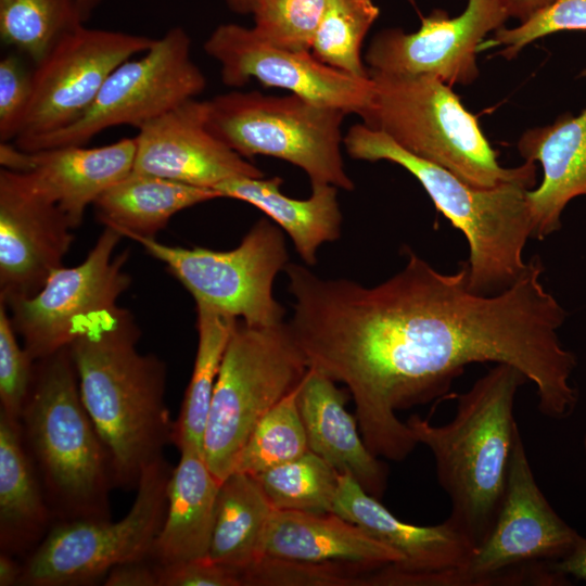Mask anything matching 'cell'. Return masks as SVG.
<instances>
[{"label": "cell", "instance_id": "cell-1", "mask_svg": "<svg viewBox=\"0 0 586 586\" xmlns=\"http://www.w3.org/2000/svg\"><path fill=\"white\" fill-rule=\"evenodd\" d=\"M140 330L126 308L86 320L68 345L81 400L105 447L114 485H138L163 458L174 421L165 403L166 366L138 349Z\"/></svg>", "mask_w": 586, "mask_h": 586}, {"label": "cell", "instance_id": "cell-2", "mask_svg": "<svg viewBox=\"0 0 586 586\" xmlns=\"http://www.w3.org/2000/svg\"><path fill=\"white\" fill-rule=\"evenodd\" d=\"M526 377L495 364L457 396L454 418L434 425L419 415L406 421L418 444L435 460L436 476L450 500L447 518L476 548L486 539L507 486L517 432L514 399Z\"/></svg>", "mask_w": 586, "mask_h": 586}, {"label": "cell", "instance_id": "cell-3", "mask_svg": "<svg viewBox=\"0 0 586 586\" xmlns=\"http://www.w3.org/2000/svg\"><path fill=\"white\" fill-rule=\"evenodd\" d=\"M20 424L54 518L110 519V460L81 400L68 346L36 361Z\"/></svg>", "mask_w": 586, "mask_h": 586}, {"label": "cell", "instance_id": "cell-4", "mask_svg": "<svg viewBox=\"0 0 586 586\" xmlns=\"http://www.w3.org/2000/svg\"><path fill=\"white\" fill-rule=\"evenodd\" d=\"M343 143L347 154L368 162L388 161L408 170L424 188L437 211L469 243V286L497 294L524 272L523 249L532 238L527 187L504 183L474 187L449 170L418 157L364 123L352 126Z\"/></svg>", "mask_w": 586, "mask_h": 586}, {"label": "cell", "instance_id": "cell-5", "mask_svg": "<svg viewBox=\"0 0 586 586\" xmlns=\"http://www.w3.org/2000/svg\"><path fill=\"white\" fill-rule=\"evenodd\" d=\"M369 77L372 94L360 115L366 126L474 187L535 186L536 164L525 161L517 167L501 166L476 116L463 106L451 86L430 75L369 71Z\"/></svg>", "mask_w": 586, "mask_h": 586}, {"label": "cell", "instance_id": "cell-6", "mask_svg": "<svg viewBox=\"0 0 586 586\" xmlns=\"http://www.w3.org/2000/svg\"><path fill=\"white\" fill-rule=\"evenodd\" d=\"M309 366L288 322L266 327L238 320L214 387L203 457L222 482L264 415L300 385Z\"/></svg>", "mask_w": 586, "mask_h": 586}, {"label": "cell", "instance_id": "cell-7", "mask_svg": "<svg viewBox=\"0 0 586 586\" xmlns=\"http://www.w3.org/2000/svg\"><path fill=\"white\" fill-rule=\"evenodd\" d=\"M206 102V127L243 157L267 155L303 169L311 186L352 191L345 170L341 125L346 113L296 94L230 91Z\"/></svg>", "mask_w": 586, "mask_h": 586}, {"label": "cell", "instance_id": "cell-8", "mask_svg": "<svg viewBox=\"0 0 586 586\" xmlns=\"http://www.w3.org/2000/svg\"><path fill=\"white\" fill-rule=\"evenodd\" d=\"M579 536L539 488L519 430L505 496L488 536L462 566L428 575L418 586H553L558 578L543 562L565 557Z\"/></svg>", "mask_w": 586, "mask_h": 586}, {"label": "cell", "instance_id": "cell-9", "mask_svg": "<svg viewBox=\"0 0 586 586\" xmlns=\"http://www.w3.org/2000/svg\"><path fill=\"white\" fill-rule=\"evenodd\" d=\"M171 469L164 458L141 473L136 498L119 521H62L48 532L23 564L20 585L92 584L118 564L151 559L162 527Z\"/></svg>", "mask_w": 586, "mask_h": 586}, {"label": "cell", "instance_id": "cell-10", "mask_svg": "<svg viewBox=\"0 0 586 586\" xmlns=\"http://www.w3.org/2000/svg\"><path fill=\"white\" fill-rule=\"evenodd\" d=\"M133 241L167 267L195 304L254 327L284 321L273 282L289 264V254L283 232L272 220H257L240 244L228 251L173 246L156 238Z\"/></svg>", "mask_w": 586, "mask_h": 586}, {"label": "cell", "instance_id": "cell-11", "mask_svg": "<svg viewBox=\"0 0 586 586\" xmlns=\"http://www.w3.org/2000/svg\"><path fill=\"white\" fill-rule=\"evenodd\" d=\"M206 77L191 58V39L181 27L164 36L135 60L116 67L95 100L75 123L50 135L15 144L25 151L86 145L105 129L128 125L140 129L182 102L196 98Z\"/></svg>", "mask_w": 586, "mask_h": 586}, {"label": "cell", "instance_id": "cell-12", "mask_svg": "<svg viewBox=\"0 0 586 586\" xmlns=\"http://www.w3.org/2000/svg\"><path fill=\"white\" fill-rule=\"evenodd\" d=\"M123 238L104 227L84 262L54 269L35 295L5 304L35 361L67 347L89 318L118 306L131 283L125 270L128 251L115 253Z\"/></svg>", "mask_w": 586, "mask_h": 586}, {"label": "cell", "instance_id": "cell-13", "mask_svg": "<svg viewBox=\"0 0 586 586\" xmlns=\"http://www.w3.org/2000/svg\"><path fill=\"white\" fill-rule=\"evenodd\" d=\"M154 38L84 24L65 34L31 73V97L15 143L50 135L78 120L122 63Z\"/></svg>", "mask_w": 586, "mask_h": 586}, {"label": "cell", "instance_id": "cell-14", "mask_svg": "<svg viewBox=\"0 0 586 586\" xmlns=\"http://www.w3.org/2000/svg\"><path fill=\"white\" fill-rule=\"evenodd\" d=\"M204 51L220 65L221 80L243 87L256 79L314 103L361 115L373 89L370 77L349 75L318 60L309 50H291L263 39L253 27L227 23L206 39Z\"/></svg>", "mask_w": 586, "mask_h": 586}, {"label": "cell", "instance_id": "cell-15", "mask_svg": "<svg viewBox=\"0 0 586 586\" xmlns=\"http://www.w3.org/2000/svg\"><path fill=\"white\" fill-rule=\"evenodd\" d=\"M509 18L501 0H468L450 17L434 10L413 33L386 28L372 38L365 61L369 71L393 75H430L449 86L472 84L480 71L476 53L491 31Z\"/></svg>", "mask_w": 586, "mask_h": 586}, {"label": "cell", "instance_id": "cell-16", "mask_svg": "<svg viewBox=\"0 0 586 586\" xmlns=\"http://www.w3.org/2000/svg\"><path fill=\"white\" fill-rule=\"evenodd\" d=\"M73 227L17 171L0 170V302L35 295L63 266Z\"/></svg>", "mask_w": 586, "mask_h": 586}, {"label": "cell", "instance_id": "cell-17", "mask_svg": "<svg viewBox=\"0 0 586 586\" xmlns=\"http://www.w3.org/2000/svg\"><path fill=\"white\" fill-rule=\"evenodd\" d=\"M332 512L398 551L404 560L365 578V586H416L419 579L462 566L476 546L447 519L420 526L396 518L348 473L339 474Z\"/></svg>", "mask_w": 586, "mask_h": 586}, {"label": "cell", "instance_id": "cell-18", "mask_svg": "<svg viewBox=\"0 0 586 586\" xmlns=\"http://www.w3.org/2000/svg\"><path fill=\"white\" fill-rule=\"evenodd\" d=\"M133 171L215 189L238 177L264 173L206 127V102L195 98L138 129Z\"/></svg>", "mask_w": 586, "mask_h": 586}, {"label": "cell", "instance_id": "cell-19", "mask_svg": "<svg viewBox=\"0 0 586 586\" xmlns=\"http://www.w3.org/2000/svg\"><path fill=\"white\" fill-rule=\"evenodd\" d=\"M135 153V138L95 148L66 145L37 151L1 142L0 164L21 173L37 192L59 206L76 229L88 206L132 171Z\"/></svg>", "mask_w": 586, "mask_h": 586}, {"label": "cell", "instance_id": "cell-20", "mask_svg": "<svg viewBox=\"0 0 586 586\" xmlns=\"http://www.w3.org/2000/svg\"><path fill=\"white\" fill-rule=\"evenodd\" d=\"M579 76L586 78V67ZM518 150L543 168L540 184L526 192L532 238L543 240L561 228L568 203L586 195V107L578 115L565 113L550 125L527 129Z\"/></svg>", "mask_w": 586, "mask_h": 586}, {"label": "cell", "instance_id": "cell-21", "mask_svg": "<svg viewBox=\"0 0 586 586\" xmlns=\"http://www.w3.org/2000/svg\"><path fill=\"white\" fill-rule=\"evenodd\" d=\"M345 392L320 371L309 368L300 383L297 407L310 451L340 474H351L371 496L381 499L387 468L367 447L356 416L346 407Z\"/></svg>", "mask_w": 586, "mask_h": 586}, {"label": "cell", "instance_id": "cell-22", "mask_svg": "<svg viewBox=\"0 0 586 586\" xmlns=\"http://www.w3.org/2000/svg\"><path fill=\"white\" fill-rule=\"evenodd\" d=\"M262 556L352 564L370 573L404 560L398 551L339 514L292 510H273Z\"/></svg>", "mask_w": 586, "mask_h": 586}, {"label": "cell", "instance_id": "cell-23", "mask_svg": "<svg viewBox=\"0 0 586 586\" xmlns=\"http://www.w3.org/2000/svg\"><path fill=\"white\" fill-rule=\"evenodd\" d=\"M219 485L201 451H180L168 482L165 518L151 555L157 565L207 556Z\"/></svg>", "mask_w": 586, "mask_h": 586}, {"label": "cell", "instance_id": "cell-24", "mask_svg": "<svg viewBox=\"0 0 586 586\" xmlns=\"http://www.w3.org/2000/svg\"><path fill=\"white\" fill-rule=\"evenodd\" d=\"M280 177H238L218 184L220 198L246 202L266 214L293 241L297 254L307 266L317 263L323 243L341 235L342 213L337 188L311 186L308 199L297 200L283 194Z\"/></svg>", "mask_w": 586, "mask_h": 586}, {"label": "cell", "instance_id": "cell-25", "mask_svg": "<svg viewBox=\"0 0 586 586\" xmlns=\"http://www.w3.org/2000/svg\"><path fill=\"white\" fill-rule=\"evenodd\" d=\"M54 518L24 443L18 420L0 411V546L13 556L33 551Z\"/></svg>", "mask_w": 586, "mask_h": 586}, {"label": "cell", "instance_id": "cell-26", "mask_svg": "<svg viewBox=\"0 0 586 586\" xmlns=\"http://www.w3.org/2000/svg\"><path fill=\"white\" fill-rule=\"evenodd\" d=\"M218 198L215 189L132 170L105 190L93 206L104 227L131 240L153 239L177 213Z\"/></svg>", "mask_w": 586, "mask_h": 586}, {"label": "cell", "instance_id": "cell-27", "mask_svg": "<svg viewBox=\"0 0 586 586\" xmlns=\"http://www.w3.org/2000/svg\"><path fill=\"white\" fill-rule=\"evenodd\" d=\"M273 512L257 480L232 472L220 482L207 556L241 574L262 557Z\"/></svg>", "mask_w": 586, "mask_h": 586}, {"label": "cell", "instance_id": "cell-28", "mask_svg": "<svg viewBox=\"0 0 586 586\" xmlns=\"http://www.w3.org/2000/svg\"><path fill=\"white\" fill-rule=\"evenodd\" d=\"M198 347L192 374L179 415L174 421L171 444L179 451L203 454V437L209 405L229 340L239 319L195 304Z\"/></svg>", "mask_w": 586, "mask_h": 586}, {"label": "cell", "instance_id": "cell-29", "mask_svg": "<svg viewBox=\"0 0 586 586\" xmlns=\"http://www.w3.org/2000/svg\"><path fill=\"white\" fill-rule=\"evenodd\" d=\"M84 22L77 0H0L1 40L36 64Z\"/></svg>", "mask_w": 586, "mask_h": 586}, {"label": "cell", "instance_id": "cell-30", "mask_svg": "<svg viewBox=\"0 0 586 586\" xmlns=\"http://www.w3.org/2000/svg\"><path fill=\"white\" fill-rule=\"evenodd\" d=\"M339 472L308 450L254 477L273 510L332 512Z\"/></svg>", "mask_w": 586, "mask_h": 586}, {"label": "cell", "instance_id": "cell-31", "mask_svg": "<svg viewBox=\"0 0 586 586\" xmlns=\"http://www.w3.org/2000/svg\"><path fill=\"white\" fill-rule=\"evenodd\" d=\"M380 14L372 0H330L310 51L324 64L356 77H369L361 60L365 37Z\"/></svg>", "mask_w": 586, "mask_h": 586}, {"label": "cell", "instance_id": "cell-32", "mask_svg": "<svg viewBox=\"0 0 586 586\" xmlns=\"http://www.w3.org/2000/svg\"><path fill=\"white\" fill-rule=\"evenodd\" d=\"M298 386L257 422L239 453L233 472L255 476L309 450L297 407Z\"/></svg>", "mask_w": 586, "mask_h": 586}, {"label": "cell", "instance_id": "cell-33", "mask_svg": "<svg viewBox=\"0 0 586 586\" xmlns=\"http://www.w3.org/2000/svg\"><path fill=\"white\" fill-rule=\"evenodd\" d=\"M330 0H260L253 12L256 33L269 43L309 50Z\"/></svg>", "mask_w": 586, "mask_h": 586}, {"label": "cell", "instance_id": "cell-34", "mask_svg": "<svg viewBox=\"0 0 586 586\" xmlns=\"http://www.w3.org/2000/svg\"><path fill=\"white\" fill-rule=\"evenodd\" d=\"M364 568L262 556L241 574L242 586H364Z\"/></svg>", "mask_w": 586, "mask_h": 586}, {"label": "cell", "instance_id": "cell-35", "mask_svg": "<svg viewBox=\"0 0 586 586\" xmlns=\"http://www.w3.org/2000/svg\"><path fill=\"white\" fill-rule=\"evenodd\" d=\"M586 30V0H556L546 9L512 28L500 27L487 47H502L507 60L514 59L527 44L560 31Z\"/></svg>", "mask_w": 586, "mask_h": 586}, {"label": "cell", "instance_id": "cell-36", "mask_svg": "<svg viewBox=\"0 0 586 586\" xmlns=\"http://www.w3.org/2000/svg\"><path fill=\"white\" fill-rule=\"evenodd\" d=\"M17 336L9 309L0 302V411L20 421L33 385L36 361L20 345Z\"/></svg>", "mask_w": 586, "mask_h": 586}, {"label": "cell", "instance_id": "cell-37", "mask_svg": "<svg viewBox=\"0 0 586 586\" xmlns=\"http://www.w3.org/2000/svg\"><path fill=\"white\" fill-rule=\"evenodd\" d=\"M31 97V74L21 61L7 55L0 61V141L16 139Z\"/></svg>", "mask_w": 586, "mask_h": 586}, {"label": "cell", "instance_id": "cell-38", "mask_svg": "<svg viewBox=\"0 0 586 586\" xmlns=\"http://www.w3.org/2000/svg\"><path fill=\"white\" fill-rule=\"evenodd\" d=\"M158 586H242L233 569L222 565L208 556L157 565Z\"/></svg>", "mask_w": 586, "mask_h": 586}, {"label": "cell", "instance_id": "cell-39", "mask_svg": "<svg viewBox=\"0 0 586 586\" xmlns=\"http://www.w3.org/2000/svg\"><path fill=\"white\" fill-rule=\"evenodd\" d=\"M105 586H158L156 565L146 560L118 564L103 579Z\"/></svg>", "mask_w": 586, "mask_h": 586}, {"label": "cell", "instance_id": "cell-40", "mask_svg": "<svg viewBox=\"0 0 586 586\" xmlns=\"http://www.w3.org/2000/svg\"><path fill=\"white\" fill-rule=\"evenodd\" d=\"M550 568L560 575L573 576L586 584V537L581 535L573 549L562 559L550 562Z\"/></svg>", "mask_w": 586, "mask_h": 586}, {"label": "cell", "instance_id": "cell-41", "mask_svg": "<svg viewBox=\"0 0 586 586\" xmlns=\"http://www.w3.org/2000/svg\"><path fill=\"white\" fill-rule=\"evenodd\" d=\"M556 0H501L509 17L525 22Z\"/></svg>", "mask_w": 586, "mask_h": 586}, {"label": "cell", "instance_id": "cell-42", "mask_svg": "<svg viewBox=\"0 0 586 586\" xmlns=\"http://www.w3.org/2000/svg\"><path fill=\"white\" fill-rule=\"evenodd\" d=\"M23 574V564L14 556L2 551L0 553V586L20 585Z\"/></svg>", "mask_w": 586, "mask_h": 586}, {"label": "cell", "instance_id": "cell-43", "mask_svg": "<svg viewBox=\"0 0 586 586\" xmlns=\"http://www.w3.org/2000/svg\"><path fill=\"white\" fill-rule=\"evenodd\" d=\"M260 0H226L228 7L241 15L253 14Z\"/></svg>", "mask_w": 586, "mask_h": 586}, {"label": "cell", "instance_id": "cell-44", "mask_svg": "<svg viewBox=\"0 0 586 586\" xmlns=\"http://www.w3.org/2000/svg\"><path fill=\"white\" fill-rule=\"evenodd\" d=\"M100 1L101 0H77L84 21L90 16L91 12L100 3Z\"/></svg>", "mask_w": 586, "mask_h": 586}, {"label": "cell", "instance_id": "cell-45", "mask_svg": "<svg viewBox=\"0 0 586 586\" xmlns=\"http://www.w3.org/2000/svg\"><path fill=\"white\" fill-rule=\"evenodd\" d=\"M584 451H585V456H586V434L584 436Z\"/></svg>", "mask_w": 586, "mask_h": 586}]
</instances>
